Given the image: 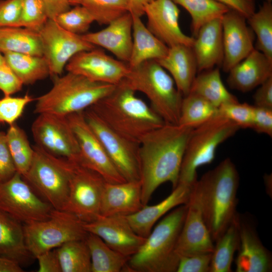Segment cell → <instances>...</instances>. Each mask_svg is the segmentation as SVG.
I'll list each match as a JSON object with an SVG mask.
<instances>
[{
	"label": "cell",
	"mask_w": 272,
	"mask_h": 272,
	"mask_svg": "<svg viewBox=\"0 0 272 272\" xmlns=\"http://www.w3.org/2000/svg\"><path fill=\"white\" fill-rule=\"evenodd\" d=\"M80 149L78 164L99 174L107 182L126 180L118 171L101 142L86 121L83 111L67 115Z\"/></svg>",
	"instance_id": "cell-14"
},
{
	"label": "cell",
	"mask_w": 272,
	"mask_h": 272,
	"mask_svg": "<svg viewBox=\"0 0 272 272\" xmlns=\"http://www.w3.org/2000/svg\"><path fill=\"white\" fill-rule=\"evenodd\" d=\"M22 0H0V28L20 27Z\"/></svg>",
	"instance_id": "cell-46"
},
{
	"label": "cell",
	"mask_w": 272,
	"mask_h": 272,
	"mask_svg": "<svg viewBox=\"0 0 272 272\" xmlns=\"http://www.w3.org/2000/svg\"><path fill=\"white\" fill-rule=\"evenodd\" d=\"M0 50L43 56L39 32L22 27L0 28Z\"/></svg>",
	"instance_id": "cell-30"
},
{
	"label": "cell",
	"mask_w": 272,
	"mask_h": 272,
	"mask_svg": "<svg viewBox=\"0 0 272 272\" xmlns=\"http://www.w3.org/2000/svg\"><path fill=\"white\" fill-rule=\"evenodd\" d=\"M246 20L256 37L255 49L272 60L271 3L265 1Z\"/></svg>",
	"instance_id": "cell-38"
},
{
	"label": "cell",
	"mask_w": 272,
	"mask_h": 272,
	"mask_svg": "<svg viewBox=\"0 0 272 272\" xmlns=\"http://www.w3.org/2000/svg\"><path fill=\"white\" fill-rule=\"evenodd\" d=\"M224 56L222 67L225 72L245 58L255 48V35L246 18L229 10L221 18Z\"/></svg>",
	"instance_id": "cell-18"
},
{
	"label": "cell",
	"mask_w": 272,
	"mask_h": 272,
	"mask_svg": "<svg viewBox=\"0 0 272 272\" xmlns=\"http://www.w3.org/2000/svg\"><path fill=\"white\" fill-rule=\"evenodd\" d=\"M36 258L38 260L39 272H61L59 259L55 249L45 252Z\"/></svg>",
	"instance_id": "cell-50"
},
{
	"label": "cell",
	"mask_w": 272,
	"mask_h": 272,
	"mask_svg": "<svg viewBox=\"0 0 272 272\" xmlns=\"http://www.w3.org/2000/svg\"><path fill=\"white\" fill-rule=\"evenodd\" d=\"M87 232L101 238L110 248L129 258L134 254L146 238L137 234L125 216L99 215L95 220L84 223Z\"/></svg>",
	"instance_id": "cell-17"
},
{
	"label": "cell",
	"mask_w": 272,
	"mask_h": 272,
	"mask_svg": "<svg viewBox=\"0 0 272 272\" xmlns=\"http://www.w3.org/2000/svg\"><path fill=\"white\" fill-rule=\"evenodd\" d=\"M54 20L64 29L78 35L84 34L95 21L89 11L81 5L60 14Z\"/></svg>",
	"instance_id": "cell-41"
},
{
	"label": "cell",
	"mask_w": 272,
	"mask_h": 272,
	"mask_svg": "<svg viewBox=\"0 0 272 272\" xmlns=\"http://www.w3.org/2000/svg\"><path fill=\"white\" fill-rule=\"evenodd\" d=\"M84 224L71 213L53 209L47 219L23 224L26 245L36 258L67 242L85 239Z\"/></svg>",
	"instance_id": "cell-9"
},
{
	"label": "cell",
	"mask_w": 272,
	"mask_h": 272,
	"mask_svg": "<svg viewBox=\"0 0 272 272\" xmlns=\"http://www.w3.org/2000/svg\"><path fill=\"white\" fill-rule=\"evenodd\" d=\"M61 272H91V260L85 239L67 242L55 248Z\"/></svg>",
	"instance_id": "cell-35"
},
{
	"label": "cell",
	"mask_w": 272,
	"mask_h": 272,
	"mask_svg": "<svg viewBox=\"0 0 272 272\" xmlns=\"http://www.w3.org/2000/svg\"><path fill=\"white\" fill-rule=\"evenodd\" d=\"M212 253L179 256L176 272H210Z\"/></svg>",
	"instance_id": "cell-45"
},
{
	"label": "cell",
	"mask_w": 272,
	"mask_h": 272,
	"mask_svg": "<svg viewBox=\"0 0 272 272\" xmlns=\"http://www.w3.org/2000/svg\"><path fill=\"white\" fill-rule=\"evenodd\" d=\"M140 180L105 182L102 194L100 215L126 216L143 207Z\"/></svg>",
	"instance_id": "cell-23"
},
{
	"label": "cell",
	"mask_w": 272,
	"mask_h": 272,
	"mask_svg": "<svg viewBox=\"0 0 272 272\" xmlns=\"http://www.w3.org/2000/svg\"><path fill=\"white\" fill-rule=\"evenodd\" d=\"M258 87L253 95L254 106L272 109V77Z\"/></svg>",
	"instance_id": "cell-51"
},
{
	"label": "cell",
	"mask_w": 272,
	"mask_h": 272,
	"mask_svg": "<svg viewBox=\"0 0 272 272\" xmlns=\"http://www.w3.org/2000/svg\"><path fill=\"white\" fill-rule=\"evenodd\" d=\"M180 10L171 0H154L144 9L147 28L168 47L177 44L192 46L194 38L185 34L180 28Z\"/></svg>",
	"instance_id": "cell-19"
},
{
	"label": "cell",
	"mask_w": 272,
	"mask_h": 272,
	"mask_svg": "<svg viewBox=\"0 0 272 272\" xmlns=\"http://www.w3.org/2000/svg\"><path fill=\"white\" fill-rule=\"evenodd\" d=\"M31 131L36 145L54 156L79 163V145L66 116L38 114Z\"/></svg>",
	"instance_id": "cell-13"
},
{
	"label": "cell",
	"mask_w": 272,
	"mask_h": 272,
	"mask_svg": "<svg viewBox=\"0 0 272 272\" xmlns=\"http://www.w3.org/2000/svg\"><path fill=\"white\" fill-rule=\"evenodd\" d=\"M6 63L3 53L0 50V67Z\"/></svg>",
	"instance_id": "cell-56"
},
{
	"label": "cell",
	"mask_w": 272,
	"mask_h": 272,
	"mask_svg": "<svg viewBox=\"0 0 272 272\" xmlns=\"http://www.w3.org/2000/svg\"><path fill=\"white\" fill-rule=\"evenodd\" d=\"M229 86L242 92L250 91L272 77V60L254 49L229 71Z\"/></svg>",
	"instance_id": "cell-25"
},
{
	"label": "cell",
	"mask_w": 272,
	"mask_h": 272,
	"mask_svg": "<svg viewBox=\"0 0 272 272\" xmlns=\"http://www.w3.org/2000/svg\"><path fill=\"white\" fill-rule=\"evenodd\" d=\"M23 85L7 63L0 67V90L5 96H11L19 92Z\"/></svg>",
	"instance_id": "cell-48"
},
{
	"label": "cell",
	"mask_w": 272,
	"mask_h": 272,
	"mask_svg": "<svg viewBox=\"0 0 272 272\" xmlns=\"http://www.w3.org/2000/svg\"><path fill=\"white\" fill-rule=\"evenodd\" d=\"M34 99L26 94L23 97L5 96L0 99V122L9 125L15 123L22 115L26 106Z\"/></svg>",
	"instance_id": "cell-44"
},
{
	"label": "cell",
	"mask_w": 272,
	"mask_h": 272,
	"mask_svg": "<svg viewBox=\"0 0 272 272\" xmlns=\"http://www.w3.org/2000/svg\"><path fill=\"white\" fill-rule=\"evenodd\" d=\"M239 183L236 167L227 158L205 173L193 186L214 242L223 234L237 214Z\"/></svg>",
	"instance_id": "cell-2"
},
{
	"label": "cell",
	"mask_w": 272,
	"mask_h": 272,
	"mask_svg": "<svg viewBox=\"0 0 272 272\" xmlns=\"http://www.w3.org/2000/svg\"><path fill=\"white\" fill-rule=\"evenodd\" d=\"M85 241L91 260V272L124 271L128 257L110 248L98 236L88 233Z\"/></svg>",
	"instance_id": "cell-34"
},
{
	"label": "cell",
	"mask_w": 272,
	"mask_h": 272,
	"mask_svg": "<svg viewBox=\"0 0 272 272\" xmlns=\"http://www.w3.org/2000/svg\"><path fill=\"white\" fill-rule=\"evenodd\" d=\"M184 8L191 17V31L195 37L206 23L222 17L229 10L215 0H171Z\"/></svg>",
	"instance_id": "cell-36"
},
{
	"label": "cell",
	"mask_w": 272,
	"mask_h": 272,
	"mask_svg": "<svg viewBox=\"0 0 272 272\" xmlns=\"http://www.w3.org/2000/svg\"><path fill=\"white\" fill-rule=\"evenodd\" d=\"M218 109L202 97L189 93L183 97L178 124L195 128L216 116Z\"/></svg>",
	"instance_id": "cell-37"
},
{
	"label": "cell",
	"mask_w": 272,
	"mask_h": 272,
	"mask_svg": "<svg viewBox=\"0 0 272 272\" xmlns=\"http://www.w3.org/2000/svg\"><path fill=\"white\" fill-rule=\"evenodd\" d=\"M240 215L237 214L223 234L215 242L210 272H231L234 255L239 244Z\"/></svg>",
	"instance_id": "cell-32"
},
{
	"label": "cell",
	"mask_w": 272,
	"mask_h": 272,
	"mask_svg": "<svg viewBox=\"0 0 272 272\" xmlns=\"http://www.w3.org/2000/svg\"><path fill=\"white\" fill-rule=\"evenodd\" d=\"M156 61L169 73L183 96L187 95L197 72L192 47L182 44L170 46L166 55Z\"/></svg>",
	"instance_id": "cell-27"
},
{
	"label": "cell",
	"mask_w": 272,
	"mask_h": 272,
	"mask_svg": "<svg viewBox=\"0 0 272 272\" xmlns=\"http://www.w3.org/2000/svg\"><path fill=\"white\" fill-rule=\"evenodd\" d=\"M105 182L96 172L74 162L63 210L73 214L84 223L95 220L100 215Z\"/></svg>",
	"instance_id": "cell-10"
},
{
	"label": "cell",
	"mask_w": 272,
	"mask_h": 272,
	"mask_svg": "<svg viewBox=\"0 0 272 272\" xmlns=\"http://www.w3.org/2000/svg\"><path fill=\"white\" fill-rule=\"evenodd\" d=\"M16 172L8 144L6 133L0 129V181L9 180Z\"/></svg>",
	"instance_id": "cell-47"
},
{
	"label": "cell",
	"mask_w": 272,
	"mask_h": 272,
	"mask_svg": "<svg viewBox=\"0 0 272 272\" xmlns=\"http://www.w3.org/2000/svg\"><path fill=\"white\" fill-rule=\"evenodd\" d=\"M192 49L195 57L197 72L209 70L222 65L223 56L221 18L202 26L194 37Z\"/></svg>",
	"instance_id": "cell-26"
},
{
	"label": "cell",
	"mask_w": 272,
	"mask_h": 272,
	"mask_svg": "<svg viewBox=\"0 0 272 272\" xmlns=\"http://www.w3.org/2000/svg\"><path fill=\"white\" fill-rule=\"evenodd\" d=\"M0 256L11 259L21 266L34 258L26 245L23 225L1 210Z\"/></svg>",
	"instance_id": "cell-28"
},
{
	"label": "cell",
	"mask_w": 272,
	"mask_h": 272,
	"mask_svg": "<svg viewBox=\"0 0 272 272\" xmlns=\"http://www.w3.org/2000/svg\"><path fill=\"white\" fill-rule=\"evenodd\" d=\"M33 148L32 163L22 177L53 209L63 210L74 162L54 156L36 145Z\"/></svg>",
	"instance_id": "cell-8"
},
{
	"label": "cell",
	"mask_w": 272,
	"mask_h": 272,
	"mask_svg": "<svg viewBox=\"0 0 272 272\" xmlns=\"http://www.w3.org/2000/svg\"><path fill=\"white\" fill-rule=\"evenodd\" d=\"M21 265L16 261L0 256V272H22Z\"/></svg>",
	"instance_id": "cell-55"
},
{
	"label": "cell",
	"mask_w": 272,
	"mask_h": 272,
	"mask_svg": "<svg viewBox=\"0 0 272 272\" xmlns=\"http://www.w3.org/2000/svg\"><path fill=\"white\" fill-rule=\"evenodd\" d=\"M38 32L42 44L43 56L52 77L60 76L75 55L96 48L84 40L81 35L67 31L53 19H48Z\"/></svg>",
	"instance_id": "cell-15"
},
{
	"label": "cell",
	"mask_w": 272,
	"mask_h": 272,
	"mask_svg": "<svg viewBox=\"0 0 272 272\" xmlns=\"http://www.w3.org/2000/svg\"><path fill=\"white\" fill-rule=\"evenodd\" d=\"M240 129L232 121L217 114L192 130L182 159L178 183L193 186L196 170L214 160L218 146Z\"/></svg>",
	"instance_id": "cell-7"
},
{
	"label": "cell",
	"mask_w": 272,
	"mask_h": 272,
	"mask_svg": "<svg viewBox=\"0 0 272 272\" xmlns=\"http://www.w3.org/2000/svg\"><path fill=\"white\" fill-rule=\"evenodd\" d=\"M49 91L36 99L34 113L67 115L83 111L109 94L116 85L92 81L73 73L54 76Z\"/></svg>",
	"instance_id": "cell-5"
},
{
	"label": "cell",
	"mask_w": 272,
	"mask_h": 272,
	"mask_svg": "<svg viewBox=\"0 0 272 272\" xmlns=\"http://www.w3.org/2000/svg\"><path fill=\"white\" fill-rule=\"evenodd\" d=\"M53 209L18 172L7 181H0V210L23 224L47 219Z\"/></svg>",
	"instance_id": "cell-11"
},
{
	"label": "cell",
	"mask_w": 272,
	"mask_h": 272,
	"mask_svg": "<svg viewBox=\"0 0 272 272\" xmlns=\"http://www.w3.org/2000/svg\"><path fill=\"white\" fill-rule=\"evenodd\" d=\"M187 208V203L178 206L153 228L138 251L129 258L124 271L176 272L179 256L176 246Z\"/></svg>",
	"instance_id": "cell-4"
},
{
	"label": "cell",
	"mask_w": 272,
	"mask_h": 272,
	"mask_svg": "<svg viewBox=\"0 0 272 272\" xmlns=\"http://www.w3.org/2000/svg\"><path fill=\"white\" fill-rule=\"evenodd\" d=\"M132 17V45L129 66L135 67L145 61L157 60L164 57L168 47L148 29L140 17Z\"/></svg>",
	"instance_id": "cell-29"
},
{
	"label": "cell",
	"mask_w": 272,
	"mask_h": 272,
	"mask_svg": "<svg viewBox=\"0 0 272 272\" xmlns=\"http://www.w3.org/2000/svg\"><path fill=\"white\" fill-rule=\"evenodd\" d=\"M48 19L42 0H22L20 27L39 32Z\"/></svg>",
	"instance_id": "cell-42"
},
{
	"label": "cell",
	"mask_w": 272,
	"mask_h": 272,
	"mask_svg": "<svg viewBox=\"0 0 272 272\" xmlns=\"http://www.w3.org/2000/svg\"><path fill=\"white\" fill-rule=\"evenodd\" d=\"M185 218L176 246L179 256L212 253L214 245L204 222L197 196L193 189Z\"/></svg>",
	"instance_id": "cell-20"
},
{
	"label": "cell",
	"mask_w": 272,
	"mask_h": 272,
	"mask_svg": "<svg viewBox=\"0 0 272 272\" xmlns=\"http://www.w3.org/2000/svg\"><path fill=\"white\" fill-rule=\"evenodd\" d=\"M230 10H234L244 16L246 19L255 11L254 0H215Z\"/></svg>",
	"instance_id": "cell-52"
},
{
	"label": "cell",
	"mask_w": 272,
	"mask_h": 272,
	"mask_svg": "<svg viewBox=\"0 0 272 272\" xmlns=\"http://www.w3.org/2000/svg\"><path fill=\"white\" fill-rule=\"evenodd\" d=\"M7 64L24 85H31L50 75L46 60L43 56L6 52L3 53Z\"/></svg>",
	"instance_id": "cell-33"
},
{
	"label": "cell",
	"mask_w": 272,
	"mask_h": 272,
	"mask_svg": "<svg viewBox=\"0 0 272 272\" xmlns=\"http://www.w3.org/2000/svg\"><path fill=\"white\" fill-rule=\"evenodd\" d=\"M218 114L232 121L240 128H251L254 106L238 101L223 104L218 107Z\"/></svg>",
	"instance_id": "cell-43"
},
{
	"label": "cell",
	"mask_w": 272,
	"mask_h": 272,
	"mask_svg": "<svg viewBox=\"0 0 272 272\" xmlns=\"http://www.w3.org/2000/svg\"><path fill=\"white\" fill-rule=\"evenodd\" d=\"M266 2L271 3L272 0H265Z\"/></svg>",
	"instance_id": "cell-58"
},
{
	"label": "cell",
	"mask_w": 272,
	"mask_h": 272,
	"mask_svg": "<svg viewBox=\"0 0 272 272\" xmlns=\"http://www.w3.org/2000/svg\"><path fill=\"white\" fill-rule=\"evenodd\" d=\"M120 84L145 94L150 106L165 123L178 124L183 96L171 76L156 60L129 67Z\"/></svg>",
	"instance_id": "cell-6"
},
{
	"label": "cell",
	"mask_w": 272,
	"mask_h": 272,
	"mask_svg": "<svg viewBox=\"0 0 272 272\" xmlns=\"http://www.w3.org/2000/svg\"><path fill=\"white\" fill-rule=\"evenodd\" d=\"M154 0H128L129 12L132 15L141 17L144 15L145 6Z\"/></svg>",
	"instance_id": "cell-54"
},
{
	"label": "cell",
	"mask_w": 272,
	"mask_h": 272,
	"mask_svg": "<svg viewBox=\"0 0 272 272\" xmlns=\"http://www.w3.org/2000/svg\"><path fill=\"white\" fill-rule=\"evenodd\" d=\"M44 4L49 19L54 20L60 14L69 10V0H42Z\"/></svg>",
	"instance_id": "cell-53"
},
{
	"label": "cell",
	"mask_w": 272,
	"mask_h": 272,
	"mask_svg": "<svg viewBox=\"0 0 272 272\" xmlns=\"http://www.w3.org/2000/svg\"><path fill=\"white\" fill-rule=\"evenodd\" d=\"M192 187L178 183L171 194L162 201L153 206H144L136 213L125 217L137 234L147 238L162 216L174 208L188 202Z\"/></svg>",
	"instance_id": "cell-24"
},
{
	"label": "cell",
	"mask_w": 272,
	"mask_h": 272,
	"mask_svg": "<svg viewBox=\"0 0 272 272\" xmlns=\"http://www.w3.org/2000/svg\"><path fill=\"white\" fill-rule=\"evenodd\" d=\"M6 138L17 172L24 176L32 163L34 149L27 136L16 123L10 125Z\"/></svg>",
	"instance_id": "cell-39"
},
{
	"label": "cell",
	"mask_w": 272,
	"mask_h": 272,
	"mask_svg": "<svg viewBox=\"0 0 272 272\" xmlns=\"http://www.w3.org/2000/svg\"><path fill=\"white\" fill-rule=\"evenodd\" d=\"M193 128L164 123L140 141L138 153L142 202L148 204L161 184L177 185L188 140Z\"/></svg>",
	"instance_id": "cell-1"
},
{
	"label": "cell",
	"mask_w": 272,
	"mask_h": 272,
	"mask_svg": "<svg viewBox=\"0 0 272 272\" xmlns=\"http://www.w3.org/2000/svg\"><path fill=\"white\" fill-rule=\"evenodd\" d=\"M80 5L100 25H108L129 12L128 0H81Z\"/></svg>",
	"instance_id": "cell-40"
},
{
	"label": "cell",
	"mask_w": 272,
	"mask_h": 272,
	"mask_svg": "<svg viewBox=\"0 0 272 272\" xmlns=\"http://www.w3.org/2000/svg\"><path fill=\"white\" fill-rule=\"evenodd\" d=\"M104 29L81 35L94 46H99L113 54L118 59L128 63L132 45V17L127 13L112 21Z\"/></svg>",
	"instance_id": "cell-22"
},
{
	"label": "cell",
	"mask_w": 272,
	"mask_h": 272,
	"mask_svg": "<svg viewBox=\"0 0 272 272\" xmlns=\"http://www.w3.org/2000/svg\"><path fill=\"white\" fill-rule=\"evenodd\" d=\"M85 119L101 142L114 165L126 181L140 180L139 144L123 137L109 127L90 107Z\"/></svg>",
	"instance_id": "cell-12"
},
{
	"label": "cell",
	"mask_w": 272,
	"mask_h": 272,
	"mask_svg": "<svg viewBox=\"0 0 272 272\" xmlns=\"http://www.w3.org/2000/svg\"><path fill=\"white\" fill-rule=\"evenodd\" d=\"M252 129L258 133L272 137V109L254 106Z\"/></svg>",
	"instance_id": "cell-49"
},
{
	"label": "cell",
	"mask_w": 272,
	"mask_h": 272,
	"mask_svg": "<svg viewBox=\"0 0 272 272\" xmlns=\"http://www.w3.org/2000/svg\"><path fill=\"white\" fill-rule=\"evenodd\" d=\"M90 108L115 132L138 144L165 123L135 92L121 84Z\"/></svg>",
	"instance_id": "cell-3"
},
{
	"label": "cell",
	"mask_w": 272,
	"mask_h": 272,
	"mask_svg": "<svg viewBox=\"0 0 272 272\" xmlns=\"http://www.w3.org/2000/svg\"><path fill=\"white\" fill-rule=\"evenodd\" d=\"M71 6L79 5L81 0H69Z\"/></svg>",
	"instance_id": "cell-57"
},
{
	"label": "cell",
	"mask_w": 272,
	"mask_h": 272,
	"mask_svg": "<svg viewBox=\"0 0 272 272\" xmlns=\"http://www.w3.org/2000/svg\"><path fill=\"white\" fill-rule=\"evenodd\" d=\"M189 93L202 97L217 108L224 104L238 101L224 86L218 68L202 71L196 76Z\"/></svg>",
	"instance_id": "cell-31"
},
{
	"label": "cell",
	"mask_w": 272,
	"mask_h": 272,
	"mask_svg": "<svg viewBox=\"0 0 272 272\" xmlns=\"http://www.w3.org/2000/svg\"><path fill=\"white\" fill-rule=\"evenodd\" d=\"M65 68L68 72L92 81L114 85L119 84L129 70L128 63L115 59L96 48L76 54Z\"/></svg>",
	"instance_id": "cell-16"
},
{
	"label": "cell",
	"mask_w": 272,
	"mask_h": 272,
	"mask_svg": "<svg viewBox=\"0 0 272 272\" xmlns=\"http://www.w3.org/2000/svg\"><path fill=\"white\" fill-rule=\"evenodd\" d=\"M236 272H270L272 257L260 240L254 223L240 215L239 244Z\"/></svg>",
	"instance_id": "cell-21"
}]
</instances>
